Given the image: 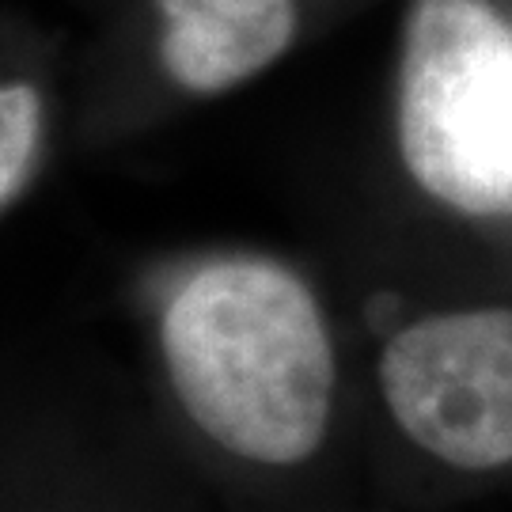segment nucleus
<instances>
[{"mask_svg": "<svg viewBox=\"0 0 512 512\" xmlns=\"http://www.w3.org/2000/svg\"><path fill=\"white\" fill-rule=\"evenodd\" d=\"M141 387L194 478H315L342 433L346 368L323 293L266 251H198L137 285Z\"/></svg>", "mask_w": 512, "mask_h": 512, "instance_id": "obj_1", "label": "nucleus"}, {"mask_svg": "<svg viewBox=\"0 0 512 512\" xmlns=\"http://www.w3.org/2000/svg\"><path fill=\"white\" fill-rule=\"evenodd\" d=\"M190 478L141 380L99 346H0V512H164Z\"/></svg>", "mask_w": 512, "mask_h": 512, "instance_id": "obj_2", "label": "nucleus"}, {"mask_svg": "<svg viewBox=\"0 0 512 512\" xmlns=\"http://www.w3.org/2000/svg\"><path fill=\"white\" fill-rule=\"evenodd\" d=\"M395 152L429 202L512 220V23L490 0H410Z\"/></svg>", "mask_w": 512, "mask_h": 512, "instance_id": "obj_3", "label": "nucleus"}, {"mask_svg": "<svg viewBox=\"0 0 512 512\" xmlns=\"http://www.w3.org/2000/svg\"><path fill=\"white\" fill-rule=\"evenodd\" d=\"M376 395L391 429L437 467L512 471V304L399 323L376 349Z\"/></svg>", "mask_w": 512, "mask_h": 512, "instance_id": "obj_4", "label": "nucleus"}, {"mask_svg": "<svg viewBox=\"0 0 512 512\" xmlns=\"http://www.w3.org/2000/svg\"><path fill=\"white\" fill-rule=\"evenodd\" d=\"M167 95L217 99L270 73L304 31V0H145Z\"/></svg>", "mask_w": 512, "mask_h": 512, "instance_id": "obj_5", "label": "nucleus"}, {"mask_svg": "<svg viewBox=\"0 0 512 512\" xmlns=\"http://www.w3.org/2000/svg\"><path fill=\"white\" fill-rule=\"evenodd\" d=\"M61 118L54 84L35 69H0V217L16 209L54 160Z\"/></svg>", "mask_w": 512, "mask_h": 512, "instance_id": "obj_6", "label": "nucleus"}]
</instances>
